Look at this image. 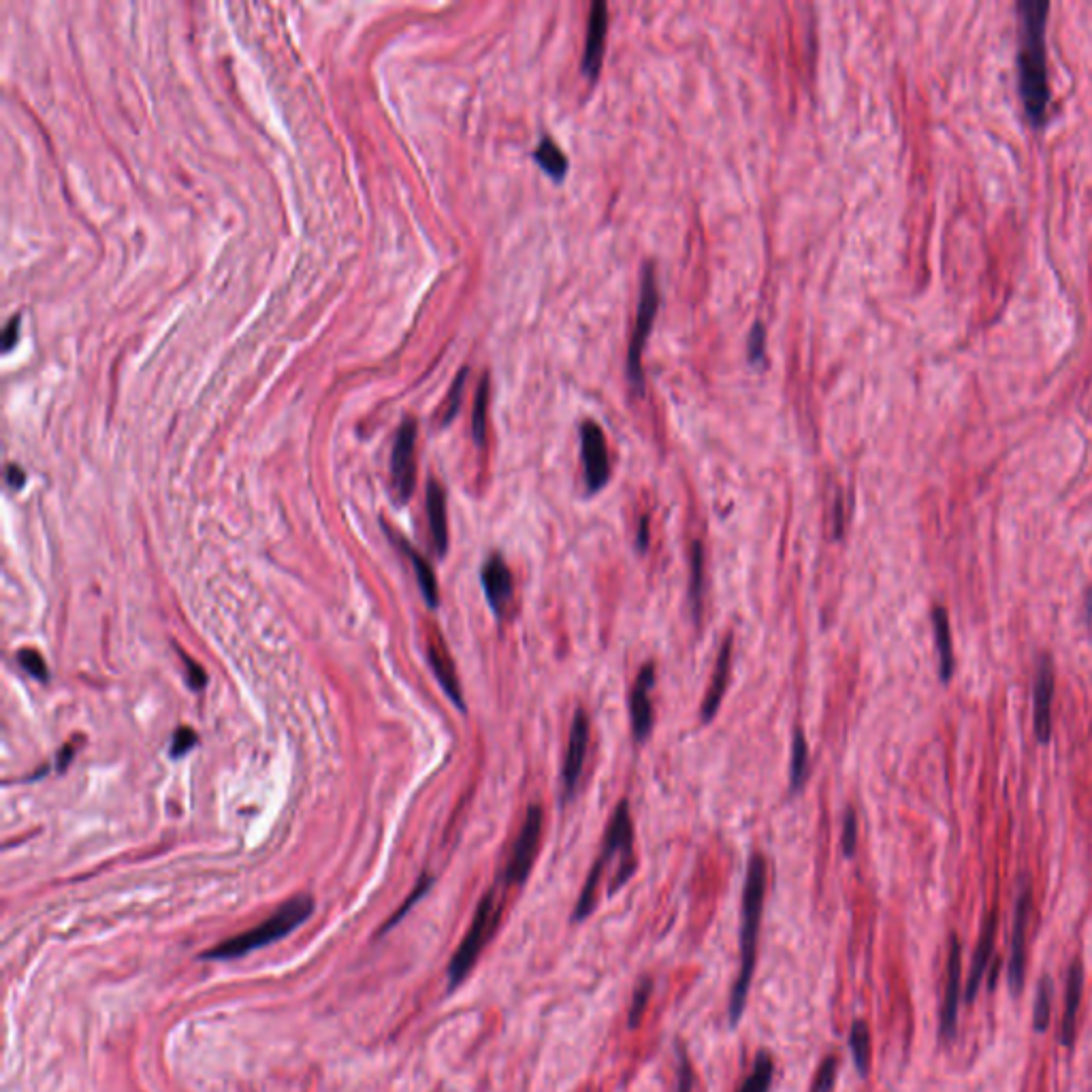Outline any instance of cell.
Returning <instances> with one entry per match:
<instances>
[{
	"label": "cell",
	"instance_id": "cell-1",
	"mask_svg": "<svg viewBox=\"0 0 1092 1092\" xmlns=\"http://www.w3.org/2000/svg\"><path fill=\"white\" fill-rule=\"evenodd\" d=\"M1050 3L1046 0H1020L1018 3V86L1026 113L1035 124L1048 115L1050 82L1046 54V24Z\"/></svg>",
	"mask_w": 1092,
	"mask_h": 1092
},
{
	"label": "cell",
	"instance_id": "cell-2",
	"mask_svg": "<svg viewBox=\"0 0 1092 1092\" xmlns=\"http://www.w3.org/2000/svg\"><path fill=\"white\" fill-rule=\"evenodd\" d=\"M766 881H768V866L766 858L762 853H754L747 864L745 875V888H743V910H741V967L739 976L732 985L730 1001H728V1022L730 1029L739 1026L747 998L749 988H752L754 973L758 965V941H760V928H762V915H764V899H766Z\"/></svg>",
	"mask_w": 1092,
	"mask_h": 1092
},
{
	"label": "cell",
	"instance_id": "cell-3",
	"mask_svg": "<svg viewBox=\"0 0 1092 1092\" xmlns=\"http://www.w3.org/2000/svg\"><path fill=\"white\" fill-rule=\"evenodd\" d=\"M615 856L621 858V864H619V868H617V875H615L613 884H611L609 897H613V894L619 892L638 868V862H636V856H634V826H631V815H629L627 800H621L619 805H617V811H615L613 820L607 828V837H604V847L600 851L598 860L594 862V866H591L585 886L581 890V897H578V901H576L572 922H576V924L583 922V919H587L591 913H594L604 868L609 866V862Z\"/></svg>",
	"mask_w": 1092,
	"mask_h": 1092
},
{
	"label": "cell",
	"instance_id": "cell-4",
	"mask_svg": "<svg viewBox=\"0 0 1092 1092\" xmlns=\"http://www.w3.org/2000/svg\"><path fill=\"white\" fill-rule=\"evenodd\" d=\"M312 913H314L312 894H297V897L282 903L278 910H275L267 919H262L258 926L214 945L212 950L201 952L199 958L201 960L242 958L250 952L260 950V947L271 945L275 941L284 939L286 935H291V932L304 924Z\"/></svg>",
	"mask_w": 1092,
	"mask_h": 1092
},
{
	"label": "cell",
	"instance_id": "cell-5",
	"mask_svg": "<svg viewBox=\"0 0 1092 1092\" xmlns=\"http://www.w3.org/2000/svg\"><path fill=\"white\" fill-rule=\"evenodd\" d=\"M499 917H502V903L497 901V890L493 888L489 892H484V897L476 907V913L472 917V924L466 932V937L462 943H459L449 963V969H446V976H449V992H455L459 985L468 980L470 971L478 963L486 943H489L491 937L495 935V930L499 926Z\"/></svg>",
	"mask_w": 1092,
	"mask_h": 1092
},
{
	"label": "cell",
	"instance_id": "cell-6",
	"mask_svg": "<svg viewBox=\"0 0 1092 1092\" xmlns=\"http://www.w3.org/2000/svg\"><path fill=\"white\" fill-rule=\"evenodd\" d=\"M657 306H660V291H657V278L651 265L644 267L642 273V286H640V304H638V319L634 327V335L629 341L627 352V374L631 385L636 391L642 393L644 389V376H642V350L647 344V337L653 328V321L657 314Z\"/></svg>",
	"mask_w": 1092,
	"mask_h": 1092
},
{
	"label": "cell",
	"instance_id": "cell-7",
	"mask_svg": "<svg viewBox=\"0 0 1092 1092\" xmlns=\"http://www.w3.org/2000/svg\"><path fill=\"white\" fill-rule=\"evenodd\" d=\"M543 824H545L543 807L532 805L528 809V815H525V822L521 826L519 838H517L515 847H512L510 860H508L506 871H504V884L508 888L510 886H523L525 881H528L532 868H534V862H536V856H538V847H541Z\"/></svg>",
	"mask_w": 1092,
	"mask_h": 1092
},
{
	"label": "cell",
	"instance_id": "cell-8",
	"mask_svg": "<svg viewBox=\"0 0 1092 1092\" xmlns=\"http://www.w3.org/2000/svg\"><path fill=\"white\" fill-rule=\"evenodd\" d=\"M391 476L398 502H407L416 484V420L405 418L391 453Z\"/></svg>",
	"mask_w": 1092,
	"mask_h": 1092
},
{
	"label": "cell",
	"instance_id": "cell-9",
	"mask_svg": "<svg viewBox=\"0 0 1092 1092\" xmlns=\"http://www.w3.org/2000/svg\"><path fill=\"white\" fill-rule=\"evenodd\" d=\"M581 453H583V466H585V482L589 493H598L607 486L611 478V462H609V446L604 431L594 423L587 420L581 427Z\"/></svg>",
	"mask_w": 1092,
	"mask_h": 1092
},
{
	"label": "cell",
	"instance_id": "cell-10",
	"mask_svg": "<svg viewBox=\"0 0 1092 1092\" xmlns=\"http://www.w3.org/2000/svg\"><path fill=\"white\" fill-rule=\"evenodd\" d=\"M589 736H591L589 717L583 708H578L572 719L568 752H565V762H563V800H572L576 794V787H578V781H581L585 758H587Z\"/></svg>",
	"mask_w": 1092,
	"mask_h": 1092
},
{
	"label": "cell",
	"instance_id": "cell-11",
	"mask_svg": "<svg viewBox=\"0 0 1092 1092\" xmlns=\"http://www.w3.org/2000/svg\"><path fill=\"white\" fill-rule=\"evenodd\" d=\"M1055 666L1048 655H1044L1037 664L1035 686H1033V715H1035V734L1039 743H1048L1052 734V702H1055Z\"/></svg>",
	"mask_w": 1092,
	"mask_h": 1092
},
{
	"label": "cell",
	"instance_id": "cell-12",
	"mask_svg": "<svg viewBox=\"0 0 1092 1092\" xmlns=\"http://www.w3.org/2000/svg\"><path fill=\"white\" fill-rule=\"evenodd\" d=\"M653 686H655V664L649 662L638 673L636 686H634V690H631V695H629L631 730H634L636 743L647 741V736L653 730V721H655L653 704H651Z\"/></svg>",
	"mask_w": 1092,
	"mask_h": 1092
},
{
	"label": "cell",
	"instance_id": "cell-13",
	"mask_svg": "<svg viewBox=\"0 0 1092 1092\" xmlns=\"http://www.w3.org/2000/svg\"><path fill=\"white\" fill-rule=\"evenodd\" d=\"M1031 905L1033 894L1031 888L1024 886L1016 903V917H1014V930H1011V956H1009V985L1014 994H1018L1024 985V945H1026V928H1029L1031 917Z\"/></svg>",
	"mask_w": 1092,
	"mask_h": 1092
},
{
	"label": "cell",
	"instance_id": "cell-14",
	"mask_svg": "<svg viewBox=\"0 0 1092 1092\" xmlns=\"http://www.w3.org/2000/svg\"><path fill=\"white\" fill-rule=\"evenodd\" d=\"M427 655H429V664L433 668V673H436L446 695H449V698L457 704L459 710H466L464 693H462V686H459V679H457L455 662H453V657L449 653V647H446V642L442 640L440 631L436 627H431V636H429V642H427Z\"/></svg>",
	"mask_w": 1092,
	"mask_h": 1092
},
{
	"label": "cell",
	"instance_id": "cell-15",
	"mask_svg": "<svg viewBox=\"0 0 1092 1092\" xmlns=\"http://www.w3.org/2000/svg\"><path fill=\"white\" fill-rule=\"evenodd\" d=\"M480 583L484 589V598L495 617H502L508 602L512 598V574L506 561L497 555H491L484 561L480 572Z\"/></svg>",
	"mask_w": 1092,
	"mask_h": 1092
},
{
	"label": "cell",
	"instance_id": "cell-16",
	"mask_svg": "<svg viewBox=\"0 0 1092 1092\" xmlns=\"http://www.w3.org/2000/svg\"><path fill=\"white\" fill-rule=\"evenodd\" d=\"M963 947L960 941L952 937L950 947V963H947V988L941 1007V1026L939 1033L943 1042H952L956 1037V1024H958V998H960V967H963Z\"/></svg>",
	"mask_w": 1092,
	"mask_h": 1092
},
{
	"label": "cell",
	"instance_id": "cell-17",
	"mask_svg": "<svg viewBox=\"0 0 1092 1092\" xmlns=\"http://www.w3.org/2000/svg\"><path fill=\"white\" fill-rule=\"evenodd\" d=\"M607 33H609V5L598 0V3L591 5V11H589L587 41H585V54H583V73L589 77H596L602 67Z\"/></svg>",
	"mask_w": 1092,
	"mask_h": 1092
},
{
	"label": "cell",
	"instance_id": "cell-18",
	"mask_svg": "<svg viewBox=\"0 0 1092 1092\" xmlns=\"http://www.w3.org/2000/svg\"><path fill=\"white\" fill-rule=\"evenodd\" d=\"M730 670H732V636L728 634L721 642V649H719L715 670H713V679H710L708 688H706V695H704V702H702V723H708L710 719L717 715L723 695H726L728 683H730Z\"/></svg>",
	"mask_w": 1092,
	"mask_h": 1092
},
{
	"label": "cell",
	"instance_id": "cell-19",
	"mask_svg": "<svg viewBox=\"0 0 1092 1092\" xmlns=\"http://www.w3.org/2000/svg\"><path fill=\"white\" fill-rule=\"evenodd\" d=\"M427 519L438 555L444 557L449 550V521H446V495L438 480H429L427 484Z\"/></svg>",
	"mask_w": 1092,
	"mask_h": 1092
},
{
	"label": "cell",
	"instance_id": "cell-20",
	"mask_svg": "<svg viewBox=\"0 0 1092 1092\" xmlns=\"http://www.w3.org/2000/svg\"><path fill=\"white\" fill-rule=\"evenodd\" d=\"M1082 990H1084V969L1080 960H1075L1069 969L1067 994H1064V1016L1060 1026V1044L1067 1048L1075 1039V1022H1077V1011H1080V1003H1082Z\"/></svg>",
	"mask_w": 1092,
	"mask_h": 1092
},
{
	"label": "cell",
	"instance_id": "cell-21",
	"mask_svg": "<svg viewBox=\"0 0 1092 1092\" xmlns=\"http://www.w3.org/2000/svg\"><path fill=\"white\" fill-rule=\"evenodd\" d=\"M994 932H996V915L992 913V917L988 919V924H985L983 928V935L976 947V954H973V967H971V976H969V983L965 988V1001L967 1003H973L978 996V990H980V983H982V978L985 969H988V963H990V954H992V947H994Z\"/></svg>",
	"mask_w": 1092,
	"mask_h": 1092
},
{
	"label": "cell",
	"instance_id": "cell-22",
	"mask_svg": "<svg viewBox=\"0 0 1092 1092\" xmlns=\"http://www.w3.org/2000/svg\"><path fill=\"white\" fill-rule=\"evenodd\" d=\"M395 538H398V545H400V548L405 552V557L412 561V568H414V572H416V581H418V587H420V594H423V598H425V602H427V607L436 609L438 604H440V594H438L436 574H433L429 561H427L423 555H420V552H418L412 545H407V543L403 541V538H400V536H395Z\"/></svg>",
	"mask_w": 1092,
	"mask_h": 1092
},
{
	"label": "cell",
	"instance_id": "cell-23",
	"mask_svg": "<svg viewBox=\"0 0 1092 1092\" xmlns=\"http://www.w3.org/2000/svg\"><path fill=\"white\" fill-rule=\"evenodd\" d=\"M932 627H935V640L939 651V675L941 681L947 683L954 673V647H952V631H950V619L943 607H935L932 611Z\"/></svg>",
	"mask_w": 1092,
	"mask_h": 1092
},
{
	"label": "cell",
	"instance_id": "cell-24",
	"mask_svg": "<svg viewBox=\"0 0 1092 1092\" xmlns=\"http://www.w3.org/2000/svg\"><path fill=\"white\" fill-rule=\"evenodd\" d=\"M849 1050L858 1073L866 1077L868 1069H871V1031H868V1024L864 1020H856L851 1024Z\"/></svg>",
	"mask_w": 1092,
	"mask_h": 1092
},
{
	"label": "cell",
	"instance_id": "cell-25",
	"mask_svg": "<svg viewBox=\"0 0 1092 1092\" xmlns=\"http://www.w3.org/2000/svg\"><path fill=\"white\" fill-rule=\"evenodd\" d=\"M809 777V745L805 739V732L796 730L792 739V762H789V792H798V789L807 783Z\"/></svg>",
	"mask_w": 1092,
	"mask_h": 1092
},
{
	"label": "cell",
	"instance_id": "cell-26",
	"mask_svg": "<svg viewBox=\"0 0 1092 1092\" xmlns=\"http://www.w3.org/2000/svg\"><path fill=\"white\" fill-rule=\"evenodd\" d=\"M772 1077H774V1060L770 1056V1052L760 1050L752 1073L745 1077V1082L736 1092H768L772 1086Z\"/></svg>",
	"mask_w": 1092,
	"mask_h": 1092
},
{
	"label": "cell",
	"instance_id": "cell-27",
	"mask_svg": "<svg viewBox=\"0 0 1092 1092\" xmlns=\"http://www.w3.org/2000/svg\"><path fill=\"white\" fill-rule=\"evenodd\" d=\"M534 158L536 163L541 165L546 174L550 178L555 180H561L565 176V171H568V158L563 156V152L559 150V146L555 141H552L550 137H543L541 146L536 148L534 152Z\"/></svg>",
	"mask_w": 1092,
	"mask_h": 1092
},
{
	"label": "cell",
	"instance_id": "cell-28",
	"mask_svg": "<svg viewBox=\"0 0 1092 1092\" xmlns=\"http://www.w3.org/2000/svg\"><path fill=\"white\" fill-rule=\"evenodd\" d=\"M690 596L695 617H700L702 600H704V546L700 541L692 545V583H690Z\"/></svg>",
	"mask_w": 1092,
	"mask_h": 1092
},
{
	"label": "cell",
	"instance_id": "cell-29",
	"mask_svg": "<svg viewBox=\"0 0 1092 1092\" xmlns=\"http://www.w3.org/2000/svg\"><path fill=\"white\" fill-rule=\"evenodd\" d=\"M653 990H655V980L651 976H644L638 980L634 994H631V1005L627 1014L629 1029H638V1024L642 1022L644 1011H647V1005L653 996Z\"/></svg>",
	"mask_w": 1092,
	"mask_h": 1092
},
{
	"label": "cell",
	"instance_id": "cell-30",
	"mask_svg": "<svg viewBox=\"0 0 1092 1092\" xmlns=\"http://www.w3.org/2000/svg\"><path fill=\"white\" fill-rule=\"evenodd\" d=\"M486 403H489V376L482 378V383L476 391V400H473V414H472V433L476 444L484 442L486 431Z\"/></svg>",
	"mask_w": 1092,
	"mask_h": 1092
},
{
	"label": "cell",
	"instance_id": "cell-31",
	"mask_svg": "<svg viewBox=\"0 0 1092 1092\" xmlns=\"http://www.w3.org/2000/svg\"><path fill=\"white\" fill-rule=\"evenodd\" d=\"M1052 990H1055V983H1052L1050 978H1044L1042 982H1039L1037 998H1035V1016H1033V1024H1035L1037 1033H1044L1048 1029V1024H1050Z\"/></svg>",
	"mask_w": 1092,
	"mask_h": 1092
},
{
	"label": "cell",
	"instance_id": "cell-32",
	"mask_svg": "<svg viewBox=\"0 0 1092 1092\" xmlns=\"http://www.w3.org/2000/svg\"><path fill=\"white\" fill-rule=\"evenodd\" d=\"M837 1073H838V1056H835V1055L826 1056L820 1064L818 1073H815V1077H813V1084H811L809 1092H835Z\"/></svg>",
	"mask_w": 1092,
	"mask_h": 1092
},
{
	"label": "cell",
	"instance_id": "cell-33",
	"mask_svg": "<svg viewBox=\"0 0 1092 1092\" xmlns=\"http://www.w3.org/2000/svg\"><path fill=\"white\" fill-rule=\"evenodd\" d=\"M677 1092H693V1064L683 1044H677Z\"/></svg>",
	"mask_w": 1092,
	"mask_h": 1092
},
{
	"label": "cell",
	"instance_id": "cell-34",
	"mask_svg": "<svg viewBox=\"0 0 1092 1092\" xmlns=\"http://www.w3.org/2000/svg\"><path fill=\"white\" fill-rule=\"evenodd\" d=\"M431 884H433V877H429V875H423V877H420V881H418V886L414 888V892L410 894V897H407V899L403 901V905L400 907V910H398V913H395L393 917H389V922H387V924H385L383 928H380V932H378V937H380V935H385V932H387L389 928H393L395 924H398V922H400V919H401V917H403V915H405L407 911H410V910H412V907H414V903H416V901H418L420 897H423V894H425V892H427V890L431 888Z\"/></svg>",
	"mask_w": 1092,
	"mask_h": 1092
},
{
	"label": "cell",
	"instance_id": "cell-35",
	"mask_svg": "<svg viewBox=\"0 0 1092 1092\" xmlns=\"http://www.w3.org/2000/svg\"><path fill=\"white\" fill-rule=\"evenodd\" d=\"M18 662L26 670V673H29L31 677H35L36 681H47V666L43 662V657L38 655L36 651L22 649L18 653Z\"/></svg>",
	"mask_w": 1092,
	"mask_h": 1092
},
{
	"label": "cell",
	"instance_id": "cell-36",
	"mask_svg": "<svg viewBox=\"0 0 1092 1092\" xmlns=\"http://www.w3.org/2000/svg\"><path fill=\"white\" fill-rule=\"evenodd\" d=\"M840 845H843V853L847 858H851L853 851H856V845H858V818H856V811H853V809H847V813H845Z\"/></svg>",
	"mask_w": 1092,
	"mask_h": 1092
},
{
	"label": "cell",
	"instance_id": "cell-37",
	"mask_svg": "<svg viewBox=\"0 0 1092 1092\" xmlns=\"http://www.w3.org/2000/svg\"><path fill=\"white\" fill-rule=\"evenodd\" d=\"M196 745V732L188 726H182L176 730L174 734V743H171V758H182L186 756L188 752H192Z\"/></svg>",
	"mask_w": 1092,
	"mask_h": 1092
},
{
	"label": "cell",
	"instance_id": "cell-38",
	"mask_svg": "<svg viewBox=\"0 0 1092 1092\" xmlns=\"http://www.w3.org/2000/svg\"><path fill=\"white\" fill-rule=\"evenodd\" d=\"M464 383H466V370L457 376V383H455V387L451 389V398H449V403H446V410H444V423H449V420H451V418L457 414V410H459V400H462Z\"/></svg>",
	"mask_w": 1092,
	"mask_h": 1092
},
{
	"label": "cell",
	"instance_id": "cell-39",
	"mask_svg": "<svg viewBox=\"0 0 1092 1092\" xmlns=\"http://www.w3.org/2000/svg\"><path fill=\"white\" fill-rule=\"evenodd\" d=\"M749 357H752V363H758L764 357V327L760 323H756L752 337H749Z\"/></svg>",
	"mask_w": 1092,
	"mask_h": 1092
},
{
	"label": "cell",
	"instance_id": "cell-40",
	"mask_svg": "<svg viewBox=\"0 0 1092 1092\" xmlns=\"http://www.w3.org/2000/svg\"><path fill=\"white\" fill-rule=\"evenodd\" d=\"M182 660H183V664H186V668H188V683H190V688H192V690H201V688L205 686V683H207L205 670H203L199 664H196L194 660H190L188 655H183V653H182Z\"/></svg>",
	"mask_w": 1092,
	"mask_h": 1092
},
{
	"label": "cell",
	"instance_id": "cell-41",
	"mask_svg": "<svg viewBox=\"0 0 1092 1092\" xmlns=\"http://www.w3.org/2000/svg\"><path fill=\"white\" fill-rule=\"evenodd\" d=\"M18 335H20V316H13V319L7 325V328H5V333H3L5 350H11L13 346H16Z\"/></svg>",
	"mask_w": 1092,
	"mask_h": 1092
},
{
	"label": "cell",
	"instance_id": "cell-42",
	"mask_svg": "<svg viewBox=\"0 0 1092 1092\" xmlns=\"http://www.w3.org/2000/svg\"><path fill=\"white\" fill-rule=\"evenodd\" d=\"M7 482L11 489H22L24 482H26V473L20 466H9L7 468Z\"/></svg>",
	"mask_w": 1092,
	"mask_h": 1092
},
{
	"label": "cell",
	"instance_id": "cell-43",
	"mask_svg": "<svg viewBox=\"0 0 1092 1092\" xmlns=\"http://www.w3.org/2000/svg\"><path fill=\"white\" fill-rule=\"evenodd\" d=\"M75 752H77V745H75V743H67V745H64V749L58 754V770H60V772L71 764V760H73Z\"/></svg>",
	"mask_w": 1092,
	"mask_h": 1092
},
{
	"label": "cell",
	"instance_id": "cell-44",
	"mask_svg": "<svg viewBox=\"0 0 1092 1092\" xmlns=\"http://www.w3.org/2000/svg\"><path fill=\"white\" fill-rule=\"evenodd\" d=\"M638 548L640 550H647V545H649V521L642 519L640 521V528H638Z\"/></svg>",
	"mask_w": 1092,
	"mask_h": 1092
},
{
	"label": "cell",
	"instance_id": "cell-45",
	"mask_svg": "<svg viewBox=\"0 0 1092 1092\" xmlns=\"http://www.w3.org/2000/svg\"><path fill=\"white\" fill-rule=\"evenodd\" d=\"M1090 617H1092V589L1088 591V596H1086V619H1090Z\"/></svg>",
	"mask_w": 1092,
	"mask_h": 1092
}]
</instances>
